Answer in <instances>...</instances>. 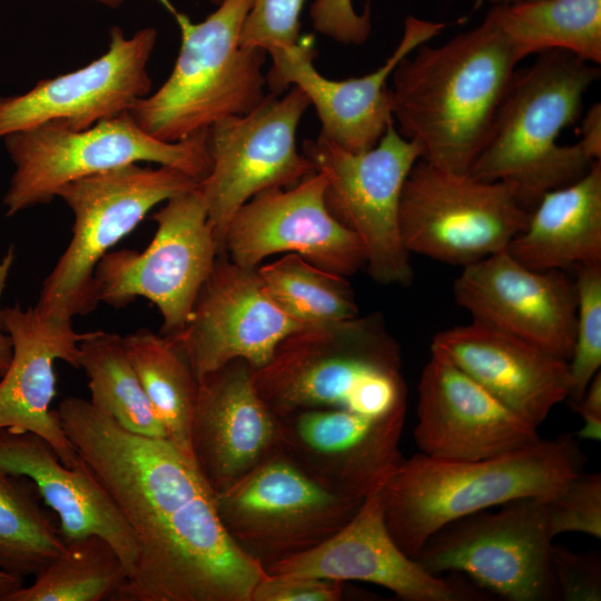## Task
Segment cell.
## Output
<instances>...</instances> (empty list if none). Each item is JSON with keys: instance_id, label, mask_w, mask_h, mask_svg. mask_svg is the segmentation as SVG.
<instances>
[{"instance_id": "cell-1", "label": "cell", "mask_w": 601, "mask_h": 601, "mask_svg": "<svg viewBox=\"0 0 601 601\" xmlns=\"http://www.w3.org/2000/svg\"><path fill=\"white\" fill-rule=\"evenodd\" d=\"M65 433L129 525L138 558L120 601H252L266 574L228 534L194 461L132 433L89 400L63 398Z\"/></svg>"}, {"instance_id": "cell-2", "label": "cell", "mask_w": 601, "mask_h": 601, "mask_svg": "<svg viewBox=\"0 0 601 601\" xmlns=\"http://www.w3.org/2000/svg\"><path fill=\"white\" fill-rule=\"evenodd\" d=\"M519 62L494 7L445 43H423L393 70L392 117L422 159L469 174Z\"/></svg>"}, {"instance_id": "cell-3", "label": "cell", "mask_w": 601, "mask_h": 601, "mask_svg": "<svg viewBox=\"0 0 601 601\" xmlns=\"http://www.w3.org/2000/svg\"><path fill=\"white\" fill-rule=\"evenodd\" d=\"M583 465L572 435L475 461L417 453L403 459L380 489L385 523L413 558L433 533L461 518L523 497H553Z\"/></svg>"}, {"instance_id": "cell-4", "label": "cell", "mask_w": 601, "mask_h": 601, "mask_svg": "<svg viewBox=\"0 0 601 601\" xmlns=\"http://www.w3.org/2000/svg\"><path fill=\"white\" fill-rule=\"evenodd\" d=\"M600 67L568 51L548 50L515 70L469 174L511 185L532 210L542 196L570 185L597 161L581 140L559 145L573 125Z\"/></svg>"}, {"instance_id": "cell-5", "label": "cell", "mask_w": 601, "mask_h": 601, "mask_svg": "<svg viewBox=\"0 0 601 601\" xmlns=\"http://www.w3.org/2000/svg\"><path fill=\"white\" fill-rule=\"evenodd\" d=\"M253 381L278 417L312 408L383 417L406 406L400 345L376 315L293 332Z\"/></svg>"}, {"instance_id": "cell-6", "label": "cell", "mask_w": 601, "mask_h": 601, "mask_svg": "<svg viewBox=\"0 0 601 601\" xmlns=\"http://www.w3.org/2000/svg\"><path fill=\"white\" fill-rule=\"evenodd\" d=\"M158 1L179 27L180 48L167 80L129 110L145 132L177 142L263 102L266 52L239 46L253 0H221L200 22H193L169 0Z\"/></svg>"}, {"instance_id": "cell-7", "label": "cell", "mask_w": 601, "mask_h": 601, "mask_svg": "<svg viewBox=\"0 0 601 601\" xmlns=\"http://www.w3.org/2000/svg\"><path fill=\"white\" fill-rule=\"evenodd\" d=\"M14 166L3 197L6 216L50 204L67 184L135 162L183 170L198 181L210 170L207 130L177 142L145 132L129 111L76 130L47 121L3 137Z\"/></svg>"}, {"instance_id": "cell-8", "label": "cell", "mask_w": 601, "mask_h": 601, "mask_svg": "<svg viewBox=\"0 0 601 601\" xmlns=\"http://www.w3.org/2000/svg\"><path fill=\"white\" fill-rule=\"evenodd\" d=\"M199 181L180 169L141 162L98 173L63 186L58 197L73 215L71 239L45 278L36 304L47 317L72 321L93 312L99 300L95 269L160 203Z\"/></svg>"}, {"instance_id": "cell-9", "label": "cell", "mask_w": 601, "mask_h": 601, "mask_svg": "<svg viewBox=\"0 0 601 601\" xmlns=\"http://www.w3.org/2000/svg\"><path fill=\"white\" fill-rule=\"evenodd\" d=\"M303 155L325 176V205L357 237L370 276L378 284L408 286L413 269L400 234L398 207L404 181L422 157L420 146L392 121L367 150L349 151L318 135L304 141Z\"/></svg>"}, {"instance_id": "cell-10", "label": "cell", "mask_w": 601, "mask_h": 601, "mask_svg": "<svg viewBox=\"0 0 601 601\" xmlns=\"http://www.w3.org/2000/svg\"><path fill=\"white\" fill-rule=\"evenodd\" d=\"M530 214L511 185L445 171L420 158L402 188L398 227L410 255L464 267L506 250Z\"/></svg>"}, {"instance_id": "cell-11", "label": "cell", "mask_w": 601, "mask_h": 601, "mask_svg": "<svg viewBox=\"0 0 601 601\" xmlns=\"http://www.w3.org/2000/svg\"><path fill=\"white\" fill-rule=\"evenodd\" d=\"M553 539L546 499L531 496L446 524L413 559L435 575L465 573L506 600L549 601L560 597L552 569Z\"/></svg>"}, {"instance_id": "cell-12", "label": "cell", "mask_w": 601, "mask_h": 601, "mask_svg": "<svg viewBox=\"0 0 601 601\" xmlns=\"http://www.w3.org/2000/svg\"><path fill=\"white\" fill-rule=\"evenodd\" d=\"M156 233L142 250L118 249L95 269L99 303L122 308L137 298L157 306L160 334L174 336L188 323L198 293L220 254L199 184L152 214Z\"/></svg>"}, {"instance_id": "cell-13", "label": "cell", "mask_w": 601, "mask_h": 601, "mask_svg": "<svg viewBox=\"0 0 601 601\" xmlns=\"http://www.w3.org/2000/svg\"><path fill=\"white\" fill-rule=\"evenodd\" d=\"M214 500L228 534L264 569L321 544L363 503L327 490L280 451Z\"/></svg>"}, {"instance_id": "cell-14", "label": "cell", "mask_w": 601, "mask_h": 601, "mask_svg": "<svg viewBox=\"0 0 601 601\" xmlns=\"http://www.w3.org/2000/svg\"><path fill=\"white\" fill-rule=\"evenodd\" d=\"M309 105L306 93L292 86L283 97L267 95L252 111L207 130L211 166L199 188L220 254L228 225L243 205L263 191L292 187L316 170L296 145Z\"/></svg>"}, {"instance_id": "cell-15", "label": "cell", "mask_w": 601, "mask_h": 601, "mask_svg": "<svg viewBox=\"0 0 601 601\" xmlns=\"http://www.w3.org/2000/svg\"><path fill=\"white\" fill-rule=\"evenodd\" d=\"M156 42L152 27L130 38L112 27L106 52L88 65L42 79L23 93L0 96V138L51 120L81 130L128 112L150 93L147 66Z\"/></svg>"}, {"instance_id": "cell-16", "label": "cell", "mask_w": 601, "mask_h": 601, "mask_svg": "<svg viewBox=\"0 0 601 601\" xmlns=\"http://www.w3.org/2000/svg\"><path fill=\"white\" fill-rule=\"evenodd\" d=\"M299 328L272 299L258 267L237 265L219 254L188 323L168 337L183 351L198 382L234 359L260 368L277 345Z\"/></svg>"}, {"instance_id": "cell-17", "label": "cell", "mask_w": 601, "mask_h": 601, "mask_svg": "<svg viewBox=\"0 0 601 601\" xmlns=\"http://www.w3.org/2000/svg\"><path fill=\"white\" fill-rule=\"evenodd\" d=\"M325 176L315 170L288 188L263 191L243 205L225 234L223 253L244 267H258L279 253H293L348 277L365 266L357 237L328 211Z\"/></svg>"}, {"instance_id": "cell-18", "label": "cell", "mask_w": 601, "mask_h": 601, "mask_svg": "<svg viewBox=\"0 0 601 601\" xmlns=\"http://www.w3.org/2000/svg\"><path fill=\"white\" fill-rule=\"evenodd\" d=\"M453 296L473 322L570 359L577 293L564 270L532 269L503 250L462 267Z\"/></svg>"}, {"instance_id": "cell-19", "label": "cell", "mask_w": 601, "mask_h": 601, "mask_svg": "<svg viewBox=\"0 0 601 601\" xmlns=\"http://www.w3.org/2000/svg\"><path fill=\"white\" fill-rule=\"evenodd\" d=\"M445 23L408 16L393 53L375 71L345 80H333L314 67L313 36L270 56L266 83L278 96L289 87L302 89L322 124L319 135L344 149L358 152L374 147L393 121L387 81L397 63L418 46L439 36Z\"/></svg>"}, {"instance_id": "cell-20", "label": "cell", "mask_w": 601, "mask_h": 601, "mask_svg": "<svg viewBox=\"0 0 601 601\" xmlns=\"http://www.w3.org/2000/svg\"><path fill=\"white\" fill-rule=\"evenodd\" d=\"M406 406L383 417L312 408L280 420L279 451L327 490L364 501L403 461Z\"/></svg>"}, {"instance_id": "cell-21", "label": "cell", "mask_w": 601, "mask_h": 601, "mask_svg": "<svg viewBox=\"0 0 601 601\" xmlns=\"http://www.w3.org/2000/svg\"><path fill=\"white\" fill-rule=\"evenodd\" d=\"M416 415L417 447L439 460H482L541 440L536 427L433 351L421 374Z\"/></svg>"}, {"instance_id": "cell-22", "label": "cell", "mask_w": 601, "mask_h": 601, "mask_svg": "<svg viewBox=\"0 0 601 601\" xmlns=\"http://www.w3.org/2000/svg\"><path fill=\"white\" fill-rule=\"evenodd\" d=\"M253 371L234 359L198 381L190 449L214 494L279 451L280 420L259 396Z\"/></svg>"}, {"instance_id": "cell-23", "label": "cell", "mask_w": 601, "mask_h": 601, "mask_svg": "<svg viewBox=\"0 0 601 601\" xmlns=\"http://www.w3.org/2000/svg\"><path fill=\"white\" fill-rule=\"evenodd\" d=\"M272 575L364 581L407 601H465L477 593L427 572L391 536L380 490L365 497L336 533L315 548L265 568Z\"/></svg>"}, {"instance_id": "cell-24", "label": "cell", "mask_w": 601, "mask_h": 601, "mask_svg": "<svg viewBox=\"0 0 601 601\" xmlns=\"http://www.w3.org/2000/svg\"><path fill=\"white\" fill-rule=\"evenodd\" d=\"M0 319L12 342L9 366L0 377V428L35 433L66 466H76L80 456L58 411L50 407L57 394L53 364L63 361L79 368V344L90 332H77L72 321L43 316L18 302L1 307Z\"/></svg>"}, {"instance_id": "cell-25", "label": "cell", "mask_w": 601, "mask_h": 601, "mask_svg": "<svg viewBox=\"0 0 601 601\" xmlns=\"http://www.w3.org/2000/svg\"><path fill=\"white\" fill-rule=\"evenodd\" d=\"M431 351L536 428L570 394L568 361L477 322L439 332Z\"/></svg>"}, {"instance_id": "cell-26", "label": "cell", "mask_w": 601, "mask_h": 601, "mask_svg": "<svg viewBox=\"0 0 601 601\" xmlns=\"http://www.w3.org/2000/svg\"><path fill=\"white\" fill-rule=\"evenodd\" d=\"M0 472L30 479L43 503L59 518L66 542L87 535L106 539L125 564L128 578L138 558L135 536L89 465L80 457L66 466L39 435L0 428Z\"/></svg>"}, {"instance_id": "cell-27", "label": "cell", "mask_w": 601, "mask_h": 601, "mask_svg": "<svg viewBox=\"0 0 601 601\" xmlns=\"http://www.w3.org/2000/svg\"><path fill=\"white\" fill-rule=\"evenodd\" d=\"M506 250L536 270L601 264V160L574 183L544 194Z\"/></svg>"}, {"instance_id": "cell-28", "label": "cell", "mask_w": 601, "mask_h": 601, "mask_svg": "<svg viewBox=\"0 0 601 601\" xmlns=\"http://www.w3.org/2000/svg\"><path fill=\"white\" fill-rule=\"evenodd\" d=\"M518 62L548 50L601 63V0H531L492 6Z\"/></svg>"}, {"instance_id": "cell-29", "label": "cell", "mask_w": 601, "mask_h": 601, "mask_svg": "<svg viewBox=\"0 0 601 601\" xmlns=\"http://www.w3.org/2000/svg\"><path fill=\"white\" fill-rule=\"evenodd\" d=\"M128 358L167 439L191 456L190 430L198 382L179 346L147 328L122 336Z\"/></svg>"}, {"instance_id": "cell-30", "label": "cell", "mask_w": 601, "mask_h": 601, "mask_svg": "<svg viewBox=\"0 0 601 601\" xmlns=\"http://www.w3.org/2000/svg\"><path fill=\"white\" fill-rule=\"evenodd\" d=\"M127 581V569L115 548L92 534L66 542L33 582L7 601H120Z\"/></svg>"}, {"instance_id": "cell-31", "label": "cell", "mask_w": 601, "mask_h": 601, "mask_svg": "<svg viewBox=\"0 0 601 601\" xmlns=\"http://www.w3.org/2000/svg\"><path fill=\"white\" fill-rule=\"evenodd\" d=\"M79 351L89 402L132 433L167 439L128 358L122 336L93 331L80 342Z\"/></svg>"}, {"instance_id": "cell-32", "label": "cell", "mask_w": 601, "mask_h": 601, "mask_svg": "<svg viewBox=\"0 0 601 601\" xmlns=\"http://www.w3.org/2000/svg\"><path fill=\"white\" fill-rule=\"evenodd\" d=\"M66 546L59 523L41 503L35 483L0 472V570L35 577Z\"/></svg>"}, {"instance_id": "cell-33", "label": "cell", "mask_w": 601, "mask_h": 601, "mask_svg": "<svg viewBox=\"0 0 601 601\" xmlns=\"http://www.w3.org/2000/svg\"><path fill=\"white\" fill-rule=\"evenodd\" d=\"M258 273L272 299L303 327L329 325L358 315L347 277L288 253L259 265Z\"/></svg>"}, {"instance_id": "cell-34", "label": "cell", "mask_w": 601, "mask_h": 601, "mask_svg": "<svg viewBox=\"0 0 601 601\" xmlns=\"http://www.w3.org/2000/svg\"><path fill=\"white\" fill-rule=\"evenodd\" d=\"M574 270L577 319L574 345L568 361L570 403L581 398L601 367V264L579 266Z\"/></svg>"}, {"instance_id": "cell-35", "label": "cell", "mask_w": 601, "mask_h": 601, "mask_svg": "<svg viewBox=\"0 0 601 601\" xmlns=\"http://www.w3.org/2000/svg\"><path fill=\"white\" fill-rule=\"evenodd\" d=\"M306 0H253L243 23L239 46L268 55L296 46Z\"/></svg>"}, {"instance_id": "cell-36", "label": "cell", "mask_w": 601, "mask_h": 601, "mask_svg": "<svg viewBox=\"0 0 601 601\" xmlns=\"http://www.w3.org/2000/svg\"><path fill=\"white\" fill-rule=\"evenodd\" d=\"M550 533L581 532L601 538V475L580 473L553 497L546 499Z\"/></svg>"}, {"instance_id": "cell-37", "label": "cell", "mask_w": 601, "mask_h": 601, "mask_svg": "<svg viewBox=\"0 0 601 601\" xmlns=\"http://www.w3.org/2000/svg\"><path fill=\"white\" fill-rule=\"evenodd\" d=\"M552 569L560 599L599 601L601 599L600 560L552 546Z\"/></svg>"}, {"instance_id": "cell-38", "label": "cell", "mask_w": 601, "mask_h": 601, "mask_svg": "<svg viewBox=\"0 0 601 601\" xmlns=\"http://www.w3.org/2000/svg\"><path fill=\"white\" fill-rule=\"evenodd\" d=\"M311 18L316 31L345 45L364 43L372 30L368 2L357 13L352 0H315Z\"/></svg>"}, {"instance_id": "cell-39", "label": "cell", "mask_w": 601, "mask_h": 601, "mask_svg": "<svg viewBox=\"0 0 601 601\" xmlns=\"http://www.w3.org/2000/svg\"><path fill=\"white\" fill-rule=\"evenodd\" d=\"M344 582L266 573L255 587L252 601H338Z\"/></svg>"}, {"instance_id": "cell-40", "label": "cell", "mask_w": 601, "mask_h": 601, "mask_svg": "<svg viewBox=\"0 0 601 601\" xmlns=\"http://www.w3.org/2000/svg\"><path fill=\"white\" fill-rule=\"evenodd\" d=\"M14 247L10 246L6 255L0 260V311L1 300L7 286L10 269L14 260ZM12 356V342L10 336L3 331L0 319V377L4 374Z\"/></svg>"}, {"instance_id": "cell-41", "label": "cell", "mask_w": 601, "mask_h": 601, "mask_svg": "<svg viewBox=\"0 0 601 601\" xmlns=\"http://www.w3.org/2000/svg\"><path fill=\"white\" fill-rule=\"evenodd\" d=\"M595 160H601V105L594 104L582 119L581 139Z\"/></svg>"}, {"instance_id": "cell-42", "label": "cell", "mask_w": 601, "mask_h": 601, "mask_svg": "<svg viewBox=\"0 0 601 601\" xmlns=\"http://www.w3.org/2000/svg\"><path fill=\"white\" fill-rule=\"evenodd\" d=\"M570 404L583 421L601 422V371L592 377L581 398Z\"/></svg>"}, {"instance_id": "cell-43", "label": "cell", "mask_w": 601, "mask_h": 601, "mask_svg": "<svg viewBox=\"0 0 601 601\" xmlns=\"http://www.w3.org/2000/svg\"><path fill=\"white\" fill-rule=\"evenodd\" d=\"M22 585L23 579L0 570V601H7L8 598Z\"/></svg>"}, {"instance_id": "cell-44", "label": "cell", "mask_w": 601, "mask_h": 601, "mask_svg": "<svg viewBox=\"0 0 601 601\" xmlns=\"http://www.w3.org/2000/svg\"><path fill=\"white\" fill-rule=\"evenodd\" d=\"M91 1H96L102 6H106L108 8H118L121 6V3L124 2V0H91Z\"/></svg>"}, {"instance_id": "cell-45", "label": "cell", "mask_w": 601, "mask_h": 601, "mask_svg": "<svg viewBox=\"0 0 601 601\" xmlns=\"http://www.w3.org/2000/svg\"><path fill=\"white\" fill-rule=\"evenodd\" d=\"M486 1L490 2L492 6H503V4H512V3L531 1V0H486Z\"/></svg>"}, {"instance_id": "cell-46", "label": "cell", "mask_w": 601, "mask_h": 601, "mask_svg": "<svg viewBox=\"0 0 601 601\" xmlns=\"http://www.w3.org/2000/svg\"><path fill=\"white\" fill-rule=\"evenodd\" d=\"M215 4H219L221 0H210Z\"/></svg>"}]
</instances>
